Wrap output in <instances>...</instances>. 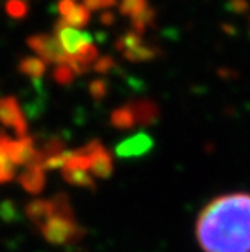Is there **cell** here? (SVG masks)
Returning <instances> with one entry per match:
<instances>
[{"label":"cell","mask_w":250,"mask_h":252,"mask_svg":"<svg viewBox=\"0 0 250 252\" xmlns=\"http://www.w3.org/2000/svg\"><path fill=\"white\" fill-rule=\"evenodd\" d=\"M153 148V138L146 133H137V135L127 138L115 147L117 157L120 158H137L146 155Z\"/></svg>","instance_id":"cell-8"},{"label":"cell","mask_w":250,"mask_h":252,"mask_svg":"<svg viewBox=\"0 0 250 252\" xmlns=\"http://www.w3.org/2000/svg\"><path fill=\"white\" fill-rule=\"evenodd\" d=\"M5 10L12 18H25L28 13V0H8Z\"/></svg>","instance_id":"cell-22"},{"label":"cell","mask_w":250,"mask_h":252,"mask_svg":"<svg viewBox=\"0 0 250 252\" xmlns=\"http://www.w3.org/2000/svg\"><path fill=\"white\" fill-rule=\"evenodd\" d=\"M18 70L31 78H42V75L46 73V62L39 57H25L20 62Z\"/></svg>","instance_id":"cell-15"},{"label":"cell","mask_w":250,"mask_h":252,"mask_svg":"<svg viewBox=\"0 0 250 252\" xmlns=\"http://www.w3.org/2000/svg\"><path fill=\"white\" fill-rule=\"evenodd\" d=\"M83 7L89 12H94V10L103 8V2L101 0H83Z\"/></svg>","instance_id":"cell-28"},{"label":"cell","mask_w":250,"mask_h":252,"mask_svg":"<svg viewBox=\"0 0 250 252\" xmlns=\"http://www.w3.org/2000/svg\"><path fill=\"white\" fill-rule=\"evenodd\" d=\"M195 234L203 252H250V194L213 198L196 218Z\"/></svg>","instance_id":"cell-1"},{"label":"cell","mask_w":250,"mask_h":252,"mask_svg":"<svg viewBox=\"0 0 250 252\" xmlns=\"http://www.w3.org/2000/svg\"><path fill=\"white\" fill-rule=\"evenodd\" d=\"M159 56V49L154 46H148V44H140L134 47V49L124 52V57L130 62H146V61H153L154 57Z\"/></svg>","instance_id":"cell-16"},{"label":"cell","mask_w":250,"mask_h":252,"mask_svg":"<svg viewBox=\"0 0 250 252\" xmlns=\"http://www.w3.org/2000/svg\"><path fill=\"white\" fill-rule=\"evenodd\" d=\"M21 187L33 195H38L46 187V171L39 164L26 166L25 171L18 176Z\"/></svg>","instance_id":"cell-9"},{"label":"cell","mask_w":250,"mask_h":252,"mask_svg":"<svg viewBox=\"0 0 250 252\" xmlns=\"http://www.w3.org/2000/svg\"><path fill=\"white\" fill-rule=\"evenodd\" d=\"M89 153V173L94 179H108L114 171V161L108 148L99 140H91L84 145Z\"/></svg>","instance_id":"cell-4"},{"label":"cell","mask_w":250,"mask_h":252,"mask_svg":"<svg viewBox=\"0 0 250 252\" xmlns=\"http://www.w3.org/2000/svg\"><path fill=\"white\" fill-rule=\"evenodd\" d=\"M111 124H112L115 128H120V130H127V128H132L137 122L134 117V112H132L130 106L125 104L122 108L112 111L111 114Z\"/></svg>","instance_id":"cell-14"},{"label":"cell","mask_w":250,"mask_h":252,"mask_svg":"<svg viewBox=\"0 0 250 252\" xmlns=\"http://www.w3.org/2000/svg\"><path fill=\"white\" fill-rule=\"evenodd\" d=\"M143 44L141 41V34L135 33L134 30L129 31V33H125L124 36H120L119 39L115 41V49L117 51H122V52H127L130 49H134V47Z\"/></svg>","instance_id":"cell-19"},{"label":"cell","mask_w":250,"mask_h":252,"mask_svg":"<svg viewBox=\"0 0 250 252\" xmlns=\"http://www.w3.org/2000/svg\"><path fill=\"white\" fill-rule=\"evenodd\" d=\"M8 155L15 166H29L36 163L38 158V148L34 140L28 135L20 137L17 140H10L8 143Z\"/></svg>","instance_id":"cell-7"},{"label":"cell","mask_w":250,"mask_h":252,"mask_svg":"<svg viewBox=\"0 0 250 252\" xmlns=\"http://www.w3.org/2000/svg\"><path fill=\"white\" fill-rule=\"evenodd\" d=\"M75 7H77L75 0H60V2H58V12H60L63 18L68 17V15L75 10Z\"/></svg>","instance_id":"cell-27"},{"label":"cell","mask_w":250,"mask_h":252,"mask_svg":"<svg viewBox=\"0 0 250 252\" xmlns=\"http://www.w3.org/2000/svg\"><path fill=\"white\" fill-rule=\"evenodd\" d=\"M25 213L26 218L29 220L31 223H34L36 226H42L47 220L54 215V203H52V198H36V200H31L29 203H26L25 207Z\"/></svg>","instance_id":"cell-10"},{"label":"cell","mask_w":250,"mask_h":252,"mask_svg":"<svg viewBox=\"0 0 250 252\" xmlns=\"http://www.w3.org/2000/svg\"><path fill=\"white\" fill-rule=\"evenodd\" d=\"M56 37L62 44L63 51L70 57L75 56L82 47L93 42L91 34L83 33V31H78L75 28H72V26H68L63 18L57 20V23H56Z\"/></svg>","instance_id":"cell-5"},{"label":"cell","mask_w":250,"mask_h":252,"mask_svg":"<svg viewBox=\"0 0 250 252\" xmlns=\"http://www.w3.org/2000/svg\"><path fill=\"white\" fill-rule=\"evenodd\" d=\"M17 207L13 205V202L5 200L3 203H0V217L5 220H15L17 218Z\"/></svg>","instance_id":"cell-25"},{"label":"cell","mask_w":250,"mask_h":252,"mask_svg":"<svg viewBox=\"0 0 250 252\" xmlns=\"http://www.w3.org/2000/svg\"><path fill=\"white\" fill-rule=\"evenodd\" d=\"M0 124L10 127L17 132V135L25 137L28 130V122L21 111L18 99L15 96H5L0 98Z\"/></svg>","instance_id":"cell-6"},{"label":"cell","mask_w":250,"mask_h":252,"mask_svg":"<svg viewBox=\"0 0 250 252\" xmlns=\"http://www.w3.org/2000/svg\"><path fill=\"white\" fill-rule=\"evenodd\" d=\"M28 46L33 49L36 54L39 56L41 61L47 62H52V63H70V56L63 51L62 44L58 42L57 37L54 36H49V34H36V36H31L28 37Z\"/></svg>","instance_id":"cell-3"},{"label":"cell","mask_w":250,"mask_h":252,"mask_svg":"<svg viewBox=\"0 0 250 252\" xmlns=\"http://www.w3.org/2000/svg\"><path fill=\"white\" fill-rule=\"evenodd\" d=\"M63 20H65V23L68 26H72V28H83V26H86L89 23V20H91V13H89V10L84 8L83 5H77L75 10Z\"/></svg>","instance_id":"cell-18"},{"label":"cell","mask_w":250,"mask_h":252,"mask_svg":"<svg viewBox=\"0 0 250 252\" xmlns=\"http://www.w3.org/2000/svg\"><path fill=\"white\" fill-rule=\"evenodd\" d=\"M114 65H115V62H114L112 57H99L98 61H96V63H94L93 68L98 73H108Z\"/></svg>","instance_id":"cell-26"},{"label":"cell","mask_w":250,"mask_h":252,"mask_svg":"<svg viewBox=\"0 0 250 252\" xmlns=\"http://www.w3.org/2000/svg\"><path fill=\"white\" fill-rule=\"evenodd\" d=\"M12 138L5 133H0V184L12 182L17 176V168L10 159L8 155V143Z\"/></svg>","instance_id":"cell-13"},{"label":"cell","mask_w":250,"mask_h":252,"mask_svg":"<svg viewBox=\"0 0 250 252\" xmlns=\"http://www.w3.org/2000/svg\"><path fill=\"white\" fill-rule=\"evenodd\" d=\"M132 112H134L135 122L140 126H148L153 124L154 121L158 119L159 116V109L158 106L150 99H140V101H134V103H129Z\"/></svg>","instance_id":"cell-11"},{"label":"cell","mask_w":250,"mask_h":252,"mask_svg":"<svg viewBox=\"0 0 250 252\" xmlns=\"http://www.w3.org/2000/svg\"><path fill=\"white\" fill-rule=\"evenodd\" d=\"M148 7V0H122L120 2V13L129 15V17H135Z\"/></svg>","instance_id":"cell-20"},{"label":"cell","mask_w":250,"mask_h":252,"mask_svg":"<svg viewBox=\"0 0 250 252\" xmlns=\"http://www.w3.org/2000/svg\"><path fill=\"white\" fill-rule=\"evenodd\" d=\"M62 178L68 184L77 187H84V189H94L96 187V182H94V178L89 171L72 164H65L62 168Z\"/></svg>","instance_id":"cell-12"},{"label":"cell","mask_w":250,"mask_h":252,"mask_svg":"<svg viewBox=\"0 0 250 252\" xmlns=\"http://www.w3.org/2000/svg\"><path fill=\"white\" fill-rule=\"evenodd\" d=\"M39 229L42 238L52 246L73 244L84 234V229L78 224L75 215H52Z\"/></svg>","instance_id":"cell-2"},{"label":"cell","mask_w":250,"mask_h":252,"mask_svg":"<svg viewBox=\"0 0 250 252\" xmlns=\"http://www.w3.org/2000/svg\"><path fill=\"white\" fill-rule=\"evenodd\" d=\"M101 23H103L104 26H111L115 21V17H114V13L111 12V10H106V12L101 15Z\"/></svg>","instance_id":"cell-29"},{"label":"cell","mask_w":250,"mask_h":252,"mask_svg":"<svg viewBox=\"0 0 250 252\" xmlns=\"http://www.w3.org/2000/svg\"><path fill=\"white\" fill-rule=\"evenodd\" d=\"M226 7L229 12L232 13H237V15H242V13H246L247 10H249V0H227V3H226Z\"/></svg>","instance_id":"cell-24"},{"label":"cell","mask_w":250,"mask_h":252,"mask_svg":"<svg viewBox=\"0 0 250 252\" xmlns=\"http://www.w3.org/2000/svg\"><path fill=\"white\" fill-rule=\"evenodd\" d=\"M52 75H54L56 82L58 85H63V87L70 85L73 80H75V77H77V73L73 72V68L70 65H67V63H62V65H58Z\"/></svg>","instance_id":"cell-21"},{"label":"cell","mask_w":250,"mask_h":252,"mask_svg":"<svg viewBox=\"0 0 250 252\" xmlns=\"http://www.w3.org/2000/svg\"><path fill=\"white\" fill-rule=\"evenodd\" d=\"M89 93L96 101L103 99L106 94H108V83L104 82V80H93L91 83H89Z\"/></svg>","instance_id":"cell-23"},{"label":"cell","mask_w":250,"mask_h":252,"mask_svg":"<svg viewBox=\"0 0 250 252\" xmlns=\"http://www.w3.org/2000/svg\"><path fill=\"white\" fill-rule=\"evenodd\" d=\"M101 2H103V8H108L109 10L111 7H114L117 0H101Z\"/></svg>","instance_id":"cell-30"},{"label":"cell","mask_w":250,"mask_h":252,"mask_svg":"<svg viewBox=\"0 0 250 252\" xmlns=\"http://www.w3.org/2000/svg\"><path fill=\"white\" fill-rule=\"evenodd\" d=\"M154 18H156V12H154V8L146 7L138 15L132 17V28H134L135 33L143 34L146 31V28H150V26L153 25Z\"/></svg>","instance_id":"cell-17"}]
</instances>
